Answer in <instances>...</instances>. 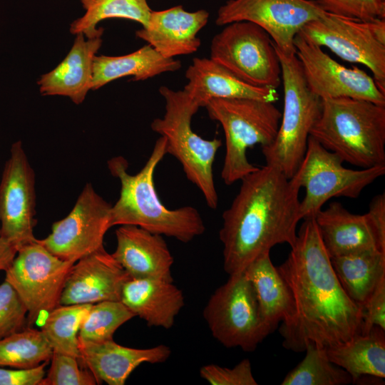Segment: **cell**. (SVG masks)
<instances>
[{"label":"cell","instance_id":"6da1fadb","mask_svg":"<svg viewBox=\"0 0 385 385\" xmlns=\"http://www.w3.org/2000/svg\"><path fill=\"white\" fill-rule=\"evenodd\" d=\"M290 252L279 267L294 302L279 332L285 349L300 352L309 342L329 346L361 334V308L342 287L314 217L303 220Z\"/></svg>","mask_w":385,"mask_h":385},{"label":"cell","instance_id":"7a4b0ae2","mask_svg":"<svg viewBox=\"0 0 385 385\" xmlns=\"http://www.w3.org/2000/svg\"><path fill=\"white\" fill-rule=\"evenodd\" d=\"M240 181L219 232L223 268L229 275L243 272L277 245L291 247L302 220L299 188L275 167L266 164Z\"/></svg>","mask_w":385,"mask_h":385},{"label":"cell","instance_id":"3957f363","mask_svg":"<svg viewBox=\"0 0 385 385\" xmlns=\"http://www.w3.org/2000/svg\"><path fill=\"white\" fill-rule=\"evenodd\" d=\"M165 155L166 140L160 136L147 162L135 175L128 172V163L125 158L116 156L108 161L111 174L120 183L119 197L111 207V225H136L187 243L202 235L205 226L194 207L171 210L160 201L155 188L154 173Z\"/></svg>","mask_w":385,"mask_h":385},{"label":"cell","instance_id":"277c9868","mask_svg":"<svg viewBox=\"0 0 385 385\" xmlns=\"http://www.w3.org/2000/svg\"><path fill=\"white\" fill-rule=\"evenodd\" d=\"M310 136L361 168L385 165V106L351 98L322 99Z\"/></svg>","mask_w":385,"mask_h":385},{"label":"cell","instance_id":"5b68a950","mask_svg":"<svg viewBox=\"0 0 385 385\" xmlns=\"http://www.w3.org/2000/svg\"><path fill=\"white\" fill-rule=\"evenodd\" d=\"M159 92L165 101V112L162 118L152 121L151 129L165 138L166 154L179 161L186 178L200 190L207 205L216 210L218 195L212 165L222 141L204 139L193 131L191 120L200 107L184 90L161 86Z\"/></svg>","mask_w":385,"mask_h":385},{"label":"cell","instance_id":"8992f818","mask_svg":"<svg viewBox=\"0 0 385 385\" xmlns=\"http://www.w3.org/2000/svg\"><path fill=\"white\" fill-rule=\"evenodd\" d=\"M210 119L222 125L225 155L221 178L227 185L256 170L247 159L249 148L272 143L277 133L282 112L274 103L253 98H213L205 106Z\"/></svg>","mask_w":385,"mask_h":385},{"label":"cell","instance_id":"52a82bcc","mask_svg":"<svg viewBox=\"0 0 385 385\" xmlns=\"http://www.w3.org/2000/svg\"><path fill=\"white\" fill-rule=\"evenodd\" d=\"M276 50L282 68L283 111L275 138L262 147V153L267 165L290 179L304 157L311 129L322 113V99L308 88L296 55Z\"/></svg>","mask_w":385,"mask_h":385},{"label":"cell","instance_id":"ba28073f","mask_svg":"<svg viewBox=\"0 0 385 385\" xmlns=\"http://www.w3.org/2000/svg\"><path fill=\"white\" fill-rule=\"evenodd\" d=\"M337 154L309 135L304 157L292 182L305 195L299 202L302 220L314 217L331 198H357L362 190L385 174V165L361 170L346 168Z\"/></svg>","mask_w":385,"mask_h":385},{"label":"cell","instance_id":"9c48e42d","mask_svg":"<svg viewBox=\"0 0 385 385\" xmlns=\"http://www.w3.org/2000/svg\"><path fill=\"white\" fill-rule=\"evenodd\" d=\"M229 276L212 294L202 315L212 337L224 346L252 351L270 332L245 272Z\"/></svg>","mask_w":385,"mask_h":385},{"label":"cell","instance_id":"30bf717a","mask_svg":"<svg viewBox=\"0 0 385 385\" xmlns=\"http://www.w3.org/2000/svg\"><path fill=\"white\" fill-rule=\"evenodd\" d=\"M210 58L252 86L277 89L282 83L281 63L273 41L252 22L225 25L211 41Z\"/></svg>","mask_w":385,"mask_h":385},{"label":"cell","instance_id":"8fae6325","mask_svg":"<svg viewBox=\"0 0 385 385\" xmlns=\"http://www.w3.org/2000/svg\"><path fill=\"white\" fill-rule=\"evenodd\" d=\"M75 262L60 259L37 242L20 247L5 280L16 290L27 312V327L60 305L62 291Z\"/></svg>","mask_w":385,"mask_h":385},{"label":"cell","instance_id":"7c38bea8","mask_svg":"<svg viewBox=\"0 0 385 385\" xmlns=\"http://www.w3.org/2000/svg\"><path fill=\"white\" fill-rule=\"evenodd\" d=\"M297 34L307 41L329 48L344 61L366 66L385 93V43L374 35L371 20L326 13L306 24Z\"/></svg>","mask_w":385,"mask_h":385},{"label":"cell","instance_id":"4fadbf2b","mask_svg":"<svg viewBox=\"0 0 385 385\" xmlns=\"http://www.w3.org/2000/svg\"><path fill=\"white\" fill-rule=\"evenodd\" d=\"M111 207L87 183L71 211L37 242L60 259L76 262L103 247L104 236L112 227Z\"/></svg>","mask_w":385,"mask_h":385},{"label":"cell","instance_id":"5bb4252c","mask_svg":"<svg viewBox=\"0 0 385 385\" xmlns=\"http://www.w3.org/2000/svg\"><path fill=\"white\" fill-rule=\"evenodd\" d=\"M326 13L315 0H229L220 7L215 24L252 22L270 35L278 50L294 55L302 28Z\"/></svg>","mask_w":385,"mask_h":385},{"label":"cell","instance_id":"9a60e30c","mask_svg":"<svg viewBox=\"0 0 385 385\" xmlns=\"http://www.w3.org/2000/svg\"><path fill=\"white\" fill-rule=\"evenodd\" d=\"M35 174L20 140L11 148L0 181V228L18 250L36 240Z\"/></svg>","mask_w":385,"mask_h":385},{"label":"cell","instance_id":"2e32d148","mask_svg":"<svg viewBox=\"0 0 385 385\" xmlns=\"http://www.w3.org/2000/svg\"><path fill=\"white\" fill-rule=\"evenodd\" d=\"M294 45L308 88L322 99L346 97L385 106V93L364 71L356 66L345 67L322 47L298 34Z\"/></svg>","mask_w":385,"mask_h":385},{"label":"cell","instance_id":"e0dca14e","mask_svg":"<svg viewBox=\"0 0 385 385\" xmlns=\"http://www.w3.org/2000/svg\"><path fill=\"white\" fill-rule=\"evenodd\" d=\"M130 275L104 247L79 259L66 278L60 304H95L120 301Z\"/></svg>","mask_w":385,"mask_h":385},{"label":"cell","instance_id":"ac0fdd59","mask_svg":"<svg viewBox=\"0 0 385 385\" xmlns=\"http://www.w3.org/2000/svg\"><path fill=\"white\" fill-rule=\"evenodd\" d=\"M209 13L200 9L187 11L182 6L151 11L148 23L135 36L165 58L196 52L200 46L199 31L208 21Z\"/></svg>","mask_w":385,"mask_h":385},{"label":"cell","instance_id":"d6986e66","mask_svg":"<svg viewBox=\"0 0 385 385\" xmlns=\"http://www.w3.org/2000/svg\"><path fill=\"white\" fill-rule=\"evenodd\" d=\"M115 237L112 255L130 277L173 281L174 260L162 235L136 225H123L115 230Z\"/></svg>","mask_w":385,"mask_h":385},{"label":"cell","instance_id":"ffe728a7","mask_svg":"<svg viewBox=\"0 0 385 385\" xmlns=\"http://www.w3.org/2000/svg\"><path fill=\"white\" fill-rule=\"evenodd\" d=\"M78 344L80 363L93 373L98 384L124 385L138 366L143 363H163L172 353L170 347L165 344L137 349L120 345L113 339Z\"/></svg>","mask_w":385,"mask_h":385},{"label":"cell","instance_id":"44dd1931","mask_svg":"<svg viewBox=\"0 0 385 385\" xmlns=\"http://www.w3.org/2000/svg\"><path fill=\"white\" fill-rule=\"evenodd\" d=\"M184 91L199 106L213 98H253L275 103L279 93L272 88L252 86L207 58H195L185 71Z\"/></svg>","mask_w":385,"mask_h":385},{"label":"cell","instance_id":"7402d4cb","mask_svg":"<svg viewBox=\"0 0 385 385\" xmlns=\"http://www.w3.org/2000/svg\"><path fill=\"white\" fill-rule=\"evenodd\" d=\"M120 301L148 327L170 329L185 305L183 291L168 281L155 278H128Z\"/></svg>","mask_w":385,"mask_h":385},{"label":"cell","instance_id":"603a6c76","mask_svg":"<svg viewBox=\"0 0 385 385\" xmlns=\"http://www.w3.org/2000/svg\"><path fill=\"white\" fill-rule=\"evenodd\" d=\"M73 44L66 58L52 71L38 81L43 96L68 97L80 104L91 90L93 64L102 44V35L87 38L76 34Z\"/></svg>","mask_w":385,"mask_h":385},{"label":"cell","instance_id":"cb8c5ba5","mask_svg":"<svg viewBox=\"0 0 385 385\" xmlns=\"http://www.w3.org/2000/svg\"><path fill=\"white\" fill-rule=\"evenodd\" d=\"M323 245L334 257L380 247L366 215L349 212L339 202L334 201L314 216Z\"/></svg>","mask_w":385,"mask_h":385},{"label":"cell","instance_id":"d4e9b609","mask_svg":"<svg viewBox=\"0 0 385 385\" xmlns=\"http://www.w3.org/2000/svg\"><path fill=\"white\" fill-rule=\"evenodd\" d=\"M253 287L262 319L272 333L279 322L294 314V302L287 282L274 267L270 252L252 262L244 270Z\"/></svg>","mask_w":385,"mask_h":385},{"label":"cell","instance_id":"484cf974","mask_svg":"<svg viewBox=\"0 0 385 385\" xmlns=\"http://www.w3.org/2000/svg\"><path fill=\"white\" fill-rule=\"evenodd\" d=\"M385 330L374 327L366 334L326 346L329 359L344 369L353 384L364 376L385 377Z\"/></svg>","mask_w":385,"mask_h":385},{"label":"cell","instance_id":"4316f807","mask_svg":"<svg viewBox=\"0 0 385 385\" xmlns=\"http://www.w3.org/2000/svg\"><path fill=\"white\" fill-rule=\"evenodd\" d=\"M181 67L180 61L163 56L149 44L123 56H96L91 90L122 77L133 76V81H143L163 73L176 71Z\"/></svg>","mask_w":385,"mask_h":385},{"label":"cell","instance_id":"83f0119b","mask_svg":"<svg viewBox=\"0 0 385 385\" xmlns=\"http://www.w3.org/2000/svg\"><path fill=\"white\" fill-rule=\"evenodd\" d=\"M345 292L360 308L385 277V252L369 250L330 258Z\"/></svg>","mask_w":385,"mask_h":385},{"label":"cell","instance_id":"f1b7e54d","mask_svg":"<svg viewBox=\"0 0 385 385\" xmlns=\"http://www.w3.org/2000/svg\"><path fill=\"white\" fill-rule=\"evenodd\" d=\"M85 14L70 27L73 34H83L86 38L102 35L103 29L96 28L103 20L120 18L137 21L143 26L148 23L151 9L147 0H79Z\"/></svg>","mask_w":385,"mask_h":385},{"label":"cell","instance_id":"f546056e","mask_svg":"<svg viewBox=\"0 0 385 385\" xmlns=\"http://www.w3.org/2000/svg\"><path fill=\"white\" fill-rule=\"evenodd\" d=\"M92 304H60L47 314L41 332L53 352L74 356L80 361L78 331Z\"/></svg>","mask_w":385,"mask_h":385},{"label":"cell","instance_id":"4dcf8cb0","mask_svg":"<svg viewBox=\"0 0 385 385\" xmlns=\"http://www.w3.org/2000/svg\"><path fill=\"white\" fill-rule=\"evenodd\" d=\"M53 352L41 330L27 327L0 339V367L34 368L48 362Z\"/></svg>","mask_w":385,"mask_h":385},{"label":"cell","instance_id":"1f68e13d","mask_svg":"<svg viewBox=\"0 0 385 385\" xmlns=\"http://www.w3.org/2000/svg\"><path fill=\"white\" fill-rule=\"evenodd\" d=\"M304 351V358L285 376L282 385H345L352 383L350 375L329 359L325 346L309 342Z\"/></svg>","mask_w":385,"mask_h":385},{"label":"cell","instance_id":"d6a6232c","mask_svg":"<svg viewBox=\"0 0 385 385\" xmlns=\"http://www.w3.org/2000/svg\"><path fill=\"white\" fill-rule=\"evenodd\" d=\"M134 317L120 301L93 304L81 324L78 342L101 343L112 340L115 332Z\"/></svg>","mask_w":385,"mask_h":385},{"label":"cell","instance_id":"836d02e7","mask_svg":"<svg viewBox=\"0 0 385 385\" xmlns=\"http://www.w3.org/2000/svg\"><path fill=\"white\" fill-rule=\"evenodd\" d=\"M51 366L39 385H96L97 381L79 360L72 356L53 352Z\"/></svg>","mask_w":385,"mask_h":385},{"label":"cell","instance_id":"e575fe53","mask_svg":"<svg viewBox=\"0 0 385 385\" xmlns=\"http://www.w3.org/2000/svg\"><path fill=\"white\" fill-rule=\"evenodd\" d=\"M27 309L14 287L0 284V339L27 327Z\"/></svg>","mask_w":385,"mask_h":385},{"label":"cell","instance_id":"d590c367","mask_svg":"<svg viewBox=\"0 0 385 385\" xmlns=\"http://www.w3.org/2000/svg\"><path fill=\"white\" fill-rule=\"evenodd\" d=\"M327 13L356 19L371 21L385 19V0H315Z\"/></svg>","mask_w":385,"mask_h":385},{"label":"cell","instance_id":"8d00e7d4","mask_svg":"<svg viewBox=\"0 0 385 385\" xmlns=\"http://www.w3.org/2000/svg\"><path fill=\"white\" fill-rule=\"evenodd\" d=\"M200 376L211 385H257L248 359H244L233 368L222 367L217 364L202 366Z\"/></svg>","mask_w":385,"mask_h":385},{"label":"cell","instance_id":"74e56055","mask_svg":"<svg viewBox=\"0 0 385 385\" xmlns=\"http://www.w3.org/2000/svg\"><path fill=\"white\" fill-rule=\"evenodd\" d=\"M362 327L361 334L368 333L374 327L385 330V277L361 307Z\"/></svg>","mask_w":385,"mask_h":385},{"label":"cell","instance_id":"f35d334b","mask_svg":"<svg viewBox=\"0 0 385 385\" xmlns=\"http://www.w3.org/2000/svg\"><path fill=\"white\" fill-rule=\"evenodd\" d=\"M48 362L30 369L0 367V385H39Z\"/></svg>","mask_w":385,"mask_h":385},{"label":"cell","instance_id":"ab89813d","mask_svg":"<svg viewBox=\"0 0 385 385\" xmlns=\"http://www.w3.org/2000/svg\"><path fill=\"white\" fill-rule=\"evenodd\" d=\"M381 250L385 251V193L374 196L365 213Z\"/></svg>","mask_w":385,"mask_h":385},{"label":"cell","instance_id":"60d3db41","mask_svg":"<svg viewBox=\"0 0 385 385\" xmlns=\"http://www.w3.org/2000/svg\"><path fill=\"white\" fill-rule=\"evenodd\" d=\"M17 249L2 235L0 228V271H6L11 265Z\"/></svg>","mask_w":385,"mask_h":385}]
</instances>
